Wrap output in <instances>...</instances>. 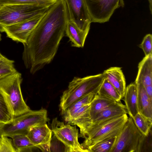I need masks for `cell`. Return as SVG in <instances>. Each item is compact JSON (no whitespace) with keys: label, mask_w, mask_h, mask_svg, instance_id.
I'll list each match as a JSON object with an SVG mask.
<instances>
[{"label":"cell","mask_w":152,"mask_h":152,"mask_svg":"<svg viewBox=\"0 0 152 152\" xmlns=\"http://www.w3.org/2000/svg\"><path fill=\"white\" fill-rule=\"evenodd\" d=\"M57 0H0V7L9 5L34 4L52 6Z\"/></svg>","instance_id":"25"},{"label":"cell","mask_w":152,"mask_h":152,"mask_svg":"<svg viewBox=\"0 0 152 152\" xmlns=\"http://www.w3.org/2000/svg\"><path fill=\"white\" fill-rule=\"evenodd\" d=\"M0 137V152H16L12 139L4 136Z\"/></svg>","instance_id":"28"},{"label":"cell","mask_w":152,"mask_h":152,"mask_svg":"<svg viewBox=\"0 0 152 152\" xmlns=\"http://www.w3.org/2000/svg\"><path fill=\"white\" fill-rule=\"evenodd\" d=\"M149 3L150 10L152 14V0H148Z\"/></svg>","instance_id":"32"},{"label":"cell","mask_w":152,"mask_h":152,"mask_svg":"<svg viewBox=\"0 0 152 152\" xmlns=\"http://www.w3.org/2000/svg\"><path fill=\"white\" fill-rule=\"evenodd\" d=\"M144 135L138 129L132 118L129 116L117 136L115 143L110 152H139Z\"/></svg>","instance_id":"7"},{"label":"cell","mask_w":152,"mask_h":152,"mask_svg":"<svg viewBox=\"0 0 152 152\" xmlns=\"http://www.w3.org/2000/svg\"><path fill=\"white\" fill-rule=\"evenodd\" d=\"M117 136L98 143L88 148V152H110L115 143Z\"/></svg>","instance_id":"26"},{"label":"cell","mask_w":152,"mask_h":152,"mask_svg":"<svg viewBox=\"0 0 152 152\" xmlns=\"http://www.w3.org/2000/svg\"><path fill=\"white\" fill-rule=\"evenodd\" d=\"M135 84L137 89L139 112L146 118L152 120V101L150 99L144 86L141 83Z\"/></svg>","instance_id":"17"},{"label":"cell","mask_w":152,"mask_h":152,"mask_svg":"<svg viewBox=\"0 0 152 152\" xmlns=\"http://www.w3.org/2000/svg\"><path fill=\"white\" fill-rule=\"evenodd\" d=\"M124 97L128 114L129 116L133 118L139 112L137 89L134 83H131L126 87Z\"/></svg>","instance_id":"18"},{"label":"cell","mask_w":152,"mask_h":152,"mask_svg":"<svg viewBox=\"0 0 152 152\" xmlns=\"http://www.w3.org/2000/svg\"><path fill=\"white\" fill-rule=\"evenodd\" d=\"M52 6L20 4L0 7V31L4 27L23 22L45 12Z\"/></svg>","instance_id":"5"},{"label":"cell","mask_w":152,"mask_h":152,"mask_svg":"<svg viewBox=\"0 0 152 152\" xmlns=\"http://www.w3.org/2000/svg\"><path fill=\"white\" fill-rule=\"evenodd\" d=\"M1 34H0V41H1Z\"/></svg>","instance_id":"34"},{"label":"cell","mask_w":152,"mask_h":152,"mask_svg":"<svg viewBox=\"0 0 152 152\" xmlns=\"http://www.w3.org/2000/svg\"><path fill=\"white\" fill-rule=\"evenodd\" d=\"M104 78L102 73L82 78L74 77L61 97V113L80 98L90 94H97Z\"/></svg>","instance_id":"3"},{"label":"cell","mask_w":152,"mask_h":152,"mask_svg":"<svg viewBox=\"0 0 152 152\" xmlns=\"http://www.w3.org/2000/svg\"><path fill=\"white\" fill-rule=\"evenodd\" d=\"M102 73L105 78L115 88L122 99L123 98L126 86L125 77L121 68L110 67L105 70Z\"/></svg>","instance_id":"14"},{"label":"cell","mask_w":152,"mask_h":152,"mask_svg":"<svg viewBox=\"0 0 152 152\" xmlns=\"http://www.w3.org/2000/svg\"><path fill=\"white\" fill-rule=\"evenodd\" d=\"M128 117L127 114H125L98 124H90L80 130L78 137L85 139L83 143L80 144L82 148L87 150L88 148L98 143L117 136Z\"/></svg>","instance_id":"2"},{"label":"cell","mask_w":152,"mask_h":152,"mask_svg":"<svg viewBox=\"0 0 152 152\" xmlns=\"http://www.w3.org/2000/svg\"><path fill=\"white\" fill-rule=\"evenodd\" d=\"M4 56L3 55H2L1 53L0 52V59L2 58L3 57H4Z\"/></svg>","instance_id":"33"},{"label":"cell","mask_w":152,"mask_h":152,"mask_svg":"<svg viewBox=\"0 0 152 152\" xmlns=\"http://www.w3.org/2000/svg\"><path fill=\"white\" fill-rule=\"evenodd\" d=\"M97 94L101 96L120 102L122 99L121 96L113 86L105 78Z\"/></svg>","instance_id":"20"},{"label":"cell","mask_w":152,"mask_h":152,"mask_svg":"<svg viewBox=\"0 0 152 152\" xmlns=\"http://www.w3.org/2000/svg\"><path fill=\"white\" fill-rule=\"evenodd\" d=\"M152 129H151L148 134L144 135L141 142L139 152H152Z\"/></svg>","instance_id":"30"},{"label":"cell","mask_w":152,"mask_h":152,"mask_svg":"<svg viewBox=\"0 0 152 152\" xmlns=\"http://www.w3.org/2000/svg\"><path fill=\"white\" fill-rule=\"evenodd\" d=\"M116 102L96 95L90 103V115L91 120L97 113Z\"/></svg>","instance_id":"22"},{"label":"cell","mask_w":152,"mask_h":152,"mask_svg":"<svg viewBox=\"0 0 152 152\" xmlns=\"http://www.w3.org/2000/svg\"><path fill=\"white\" fill-rule=\"evenodd\" d=\"M12 138L16 152H32L37 148L31 142L26 135H16Z\"/></svg>","instance_id":"21"},{"label":"cell","mask_w":152,"mask_h":152,"mask_svg":"<svg viewBox=\"0 0 152 152\" xmlns=\"http://www.w3.org/2000/svg\"><path fill=\"white\" fill-rule=\"evenodd\" d=\"M22 80L21 74L17 71L0 79V91L5 97L14 117L30 109L22 96Z\"/></svg>","instance_id":"6"},{"label":"cell","mask_w":152,"mask_h":152,"mask_svg":"<svg viewBox=\"0 0 152 152\" xmlns=\"http://www.w3.org/2000/svg\"><path fill=\"white\" fill-rule=\"evenodd\" d=\"M14 62L5 56L0 59V79L17 71Z\"/></svg>","instance_id":"27"},{"label":"cell","mask_w":152,"mask_h":152,"mask_svg":"<svg viewBox=\"0 0 152 152\" xmlns=\"http://www.w3.org/2000/svg\"><path fill=\"white\" fill-rule=\"evenodd\" d=\"M13 118L6 99L0 91V124L10 122Z\"/></svg>","instance_id":"23"},{"label":"cell","mask_w":152,"mask_h":152,"mask_svg":"<svg viewBox=\"0 0 152 152\" xmlns=\"http://www.w3.org/2000/svg\"><path fill=\"white\" fill-rule=\"evenodd\" d=\"M47 12L28 20L3 28L1 31L13 41L25 43L28 37Z\"/></svg>","instance_id":"10"},{"label":"cell","mask_w":152,"mask_h":152,"mask_svg":"<svg viewBox=\"0 0 152 152\" xmlns=\"http://www.w3.org/2000/svg\"><path fill=\"white\" fill-rule=\"evenodd\" d=\"M127 114H128V112L125 105L121 102H116L97 113L91 119V123L88 125L98 124L110 119Z\"/></svg>","instance_id":"13"},{"label":"cell","mask_w":152,"mask_h":152,"mask_svg":"<svg viewBox=\"0 0 152 152\" xmlns=\"http://www.w3.org/2000/svg\"><path fill=\"white\" fill-rule=\"evenodd\" d=\"M69 19L64 0H57L23 44L22 60L31 73L35 74L53 60Z\"/></svg>","instance_id":"1"},{"label":"cell","mask_w":152,"mask_h":152,"mask_svg":"<svg viewBox=\"0 0 152 152\" xmlns=\"http://www.w3.org/2000/svg\"><path fill=\"white\" fill-rule=\"evenodd\" d=\"M91 23L108 21L115 10L124 6L123 0H85Z\"/></svg>","instance_id":"9"},{"label":"cell","mask_w":152,"mask_h":152,"mask_svg":"<svg viewBox=\"0 0 152 152\" xmlns=\"http://www.w3.org/2000/svg\"><path fill=\"white\" fill-rule=\"evenodd\" d=\"M134 83H141L144 87L152 85V55L145 57L139 63Z\"/></svg>","instance_id":"15"},{"label":"cell","mask_w":152,"mask_h":152,"mask_svg":"<svg viewBox=\"0 0 152 152\" xmlns=\"http://www.w3.org/2000/svg\"><path fill=\"white\" fill-rule=\"evenodd\" d=\"M96 94H90L75 101L61 113L64 120L67 122L81 107L90 104Z\"/></svg>","instance_id":"19"},{"label":"cell","mask_w":152,"mask_h":152,"mask_svg":"<svg viewBox=\"0 0 152 152\" xmlns=\"http://www.w3.org/2000/svg\"><path fill=\"white\" fill-rule=\"evenodd\" d=\"M144 88L150 99L152 101V85L147 86Z\"/></svg>","instance_id":"31"},{"label":"cell","mask_w":152,"mask_h":152,"mask_svg":"<svg viewBox=\"0 0 152 152\" xmlns=\"http://www.w3.org/2000/svg\"><path fill=\"white\" fill-rule=\"evenodd\" d=\"M132 118L140 132L145 135H147L152 129V120L146 118L139 112Z\"/></svg>","instance_id":"24"},{"label":"cell","mask_w":152,"mask_h":152,"mask_svg":"<svg viewBox=\"0 0 152 152\" xmlns=\"http://www.w3.org/2000/svg\"><path fill=\"white\" fill-rule=\"evenodd\" d=\"M51 127L55 137L64 145L66 151L88 152L82 148L78 142V129L76 126L65 124L55 118L52 121Z\"/></svg>","instance_id":"8"},{"label":"cell","mask_w":152,"mask_h":152,"mask_svg":"<svg viewBox=\"0 0 152 152\" xmlns=\"http://www.w3.org/2000/svg\"><path fill=\"white\" fill-rule=\"evenodd\" d=\"M152 35L148 34L144 37L139 47L143 50L145 56L152 54Z\"/></svg>","instance_id":"29"},{"label":"cell","mask_w":152,"mask_h":152,"mask_svg":"<svg viewBox=\"0 0 152 152\" xmlns=\"http://www.w3.org/2000/svg\"><path fill=\"white\" fill-rule=\"evenodd\" d=\"M52 132L46 124L32 127L26 136L31 142L42 151L50 152Z\"/></svg>","instance_id":"12"},{"label":"cell","mask_w":152,"mask_h":152,"mask_svg":"<svg viewBox=\"0 0 152 152\" xmlns=\"http://www.w3.org/2000/svg\"><path fill=\"white\" fill-rule=\"evenodd\" d=\"M47 110L30 109L7 123L0 124V136H6L12 138L16 135H27L33 127L47 124L49 121Z\"/></svg>","instance_id":"4"},{"label":"cell","mask_w":152,"mask_h":152,"mask_svg":"<svg viewBox=\"0 0 152 152\" xmlns=\"http://www.w3.org/2000/svg\"><path fill=\"white\" fill-rule=\"evenodd\" d=\"M69 19L83 31L89 30L91 23L85 0H64Z\"/></svg>","instance_id":"11"},{"label":"cell","mask_w":152,"mask_h":152,"mask_svg":"<svg viewBox=\"0 0 152 152\" xmlns=\"http://www.w3.org/2000/svg\"><path fill=\"white\" fill-rule=\"evenodd\" d=\"M89 30L83 31L68 19L66 26L65 33L71 42L72 46L77 48L83 47Z\"/></svg>","instance_id":"16"}]
</instances>
